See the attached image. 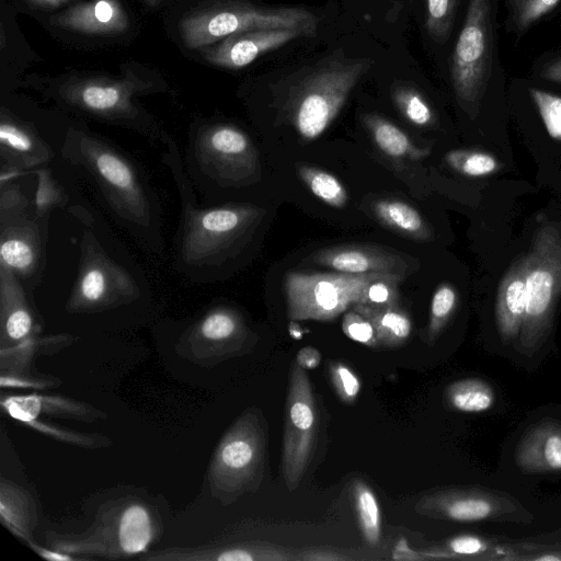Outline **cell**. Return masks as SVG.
<instances>
[{
    "label": "cell",
    "instance_id": "obj_1",
    "mask_svg": "<svg viewBox=\"0 0 561 561\" xmlns=\"http://www.w3.org/2000/svg\"><path fill=\"white\" fill-rule=\"evenodd\" d=\"M162 145V162L173 176L180 198L173 238L174 268L194 284L226 278L242 262L266 210L249 202L198 204L179 146L168 135Z\"/></svg>",
    "mask_w": 561,
    "mask_h": 561
},
{
    "label": "cell",
    "instance_id": "obj_2",
    "mask_svg": "<svg viewBox=\"0 0 561 561\" xmlns=\"http://www.w3.org/2000/svg\"><path fill=\"white\" fill-rule=\"evenodd\" d=\"M59 156L89 181L108 213L145 251H164L159 195L141 164L113 141L82 127H71Z\"/></svg>",
    "mask_w": 561,
    "mask_h": 561
},
{
    "label": "cell",
    "instance_id": "obj_3",
    "mask_svg": "<svg viewBox=\"0 0 561 561\" xmlns=\"http://www.w3.org/2000/svg\"><path fill=\"white\" fill-rule=\"evenodd\" d=\"M183 165L203 204H224L227 194L243 191L262 178L260 153L237 125L197 122L188 130Z\"/></svg>",
    "mask_w": 561,
    "mask_h": 561
},
{
    "label": "cell",
    "instance_id": "obj_4",
    "mask_svg": "<svg viewBox=\"0 0 561 561\" xmlns=\"http://www.w3.org/2000/svg\"><path fill=\"white\" fill-rule=\"evenodd\" d=\"M162 534L161 515L148 500L124 493L103 502L79 534L46 533L49 547L87 559H125L150 550Z\"/></svg>",
    "mask_w": 561,
    "mask_h": 561
},
{
    "label": "cell",
    "instance_id": "obj_5",
    "mask_svg": "<svg viewBox=\"0 0 561 561\" xmlns=\"http://www.w3.org/2000/svg\"><path fill=\"white\" fill-rule=\"evenodd\" d=\"M77 275L65 310L71 316H94L122 310L149 298L140 268L103 240L93 225H82Z\"/></svg>",
    "mask_w": 561,
    "mask_h": 561
},
{
    "label": "cell",
    "instance_id": "obj_6",
    "mask_svg": "<svg viewBox=\"0 0 561 561\" xmlns=\"http://www.w3.org/2000/svg\"><path fill=\"white\" fill-rule=\"evenodd\" d=\"M499 4L500 0H468L450 57L454 95L470 119L478 117L485 99L505 81L497 35Z\"/></svg>",
    "mask_w": 561,
    "mask_h": 561
},
{
    "label": "cell",
    "instance_id": "obj_7",
    "mask_svg": "<svg viewBox=\"0 0 561 561\" xmlns=\"http://www.w3.org/2000/svg\"><path fill=\"white\" fill-rule=\"evenodd\" d=\"M267 421L260 409L244 410L227 428L209 462L211 495L222 505L257 491L266 467Z\"/></svg>",
    "mask_w": 561,
    "mask_h": 561
},
{
    "label": "cell",
    "instance_id": "obj_8",
    "mask_svg": "<svg viewBox=\"0 0 561 561\" xmlns=\"http://www.w3.org/2000/svg\"><path fill=\"white\" fill-rule=\"evenodd\" d=\"M371 64L364 58L329 60L291 85L285 107L301 138L313 140L328 129Z\"/></svg>",
    "mask_w": 561,
    "mask_h": 561
},
{
    "label": "cell",
    "instance_id": "obj_9",
    "mask_svg": "<svg viewBox=\"0 0 561 561\" xmlns=\"http://www.w3.org/2000/svg\"><path fill=\"white\" fill-rule=\"evenodd\" d=\"M525 257L526 308L519 342L525 351H535L550 329L561 295V224L543 217Z\"/></svg>",
    "mask_w": 561,
    "mask_h": 561
},
{
    "label": "cell",
    "instance_id": "obj_10",
    "mask_svg": "<svg viewBox=\"0 0 561 561\" xmlns=\"http://www.w3.org/2000/svg\"><path fill=\"white\" fill-rule=\"evenodd\" d=\"M306 369L296 360L290 365L284 413L282 474L289 491H295L319 459L325 422Z\"/></svg>",
    "mask_w": 561,
    "mask_h": 561
},
{
    "label": "cell",
    "instance_id": "obj_11",
    "mask_svg": "<svg viewBox=\"0 0 561 561\" xmlns=\"http://www.w3.org/2000/svg\"><path fill=\"white\" fill-rule=\"evenodd\" d=\"M48 220L36 215L34 201L16 184H0V264L31 293L45 267Z\"/></svg>",
    "mask_w": 561,
    "mask_h": 561
},
{
    "label": "cell",
    "instance_id": "obj_12",
    "mask_svg": "<svg viewBox=\"0 0 561 561\" xmlns=\"http://www.w3.org/2000/svg\"><path fill=\"white\" fill-rule=\"evenodd\" d=\"M388 274L391 273L288 272L284 278L287 317L333 320L359 304L370 283Z\"/></svg>",
    "mask_w": 561,
    "mask_h": 561
},
{
    "label": "cell",
    "instance_id": "obj_13",
    "mask_svg": "<svg viewBox=\"0 0 561 561\" xmlns=\"http://www.w3.org/2000/svg\"><path fill=\"white\" fill-rule=\"evenodd\" d=\"M318 22L311 11L298 7L232 5L187 16L180 28L184 44L197 48L233 34L260 30H301L311 36Z\"/></svg>",
    "mask_w": 561,
    "mask_h": 561
},
{
    "label": "cell",
    "instance_id": "obj_14",
    "mask_svg": "<svg viewBox=\"0 0 561 561\" xmlns=\"http://www.w3.org/2000/svg\"><path fill=\"white\" fill-rule=\"evenodd\" d=\"M256 334L244 314L228 304L206 308L180 331L174 350L181 357L202 367H213L249 352Z\"/></svg>",
    "mask_w": 561,
    "mask_h": 561
},
{
    "label": "cell",
    "instance_id": "obj_15",
    "mask_svg": "<svg viewBox=\"0 0 561 561\" xmlns=\"http://www.w3.org/2000/svg\"><path fill=\"white\" fill-rule=\"evenodd\" d=\"M415 512L432 518L461 523L525 520L530 516L514 499L476 488L444 489L428 493L420 499Z\"/></svg>",
    "mask_w": 561,
    "mask_h": 561
},
{
    "label": "cell",
    "instance_id": "obj_16",
    "mask_svg": "<svg viewBox=\"0 0 561 561\" xmlns=\"http://www.w3.org/2000/svg\"><path fill=\"white\" fill-rule=\"evenodd\" d=\"M76 340V336L68 333L39 334L0 348L1 388L47 390L58 387L61 382L58 378L33 374L31 364L38 356L61 352Z\"/></svg>",
    "mask_w": 561,
    "mask_h": 561
},
{
    "label": "cell",
    "instance_id": "obj_17",
    "mask_svg": "<svg viewBox=\"0 0 561 561\" xmlns=\"http://www.w3.org/2000/svg\"><path fill=\"white\" fill-rule=\"evenodd\" d=\"M54 145L31 125L2 115L0 121V184L49 165Z\"/></svg>",
    "mask_w": 561,
    "mask_h": 561
},
{
    "label": "cell",
    "instance_id": "obj_18",
    "mask_svg": "<svg viewBox=\"0 0 561 561\" xmlns=\"http://www.w3.org/2000/svg\"><path fill=\"white\" fill-rule=\"evenodd\" d=\"M42 331L32 293L0 264V348L39 335Z\"/></svg>",
    "mask_w": 561,
    "mask_h": 561
},
{
    "label": "cell",
    "instance_id": "obj_19",
    "mask_svg": "<svg viewBox=\"0 0 561 561\" xmlns=\"http://www.w3.org/2000/svg\"><path fill=\"white\" fill-rule=\"evenodd\" d=\"M309 260L317 265L348 274L394 273L405 276L410 267L401 254L367 244L323 248L316 251Z\"/></svg>",
    "mask_w": 561,
    "mask_h": 561
},
{
    "label": "cell",
    "instance_id": "obj_20",
    "mask_svg": "<svg viewBox=\"0 0 561 561\" xmlns=\"http://www.w3.org/2000/svg\"><path fill=\"white\" fill-rule=\"evenodd\" d=\"M2 410L20 423L32 419L50 417L95 423L107 419V414L96 407L72 398L57 394H15L3 396Z\"/></svg>",
    "mask_w": 561,
    "mask_h": 561
},
{
    "label": "cell",
    "instance_id": "obj_21",
    "mask_svg": "<svg viewBox=\"0 0 561 561\" xmlns=\"http://www.w3.org/2000/svg\"><path fill=\"white\" fill-rule=\"evenodd\" d=\"M309 36L301 30L277 28L243 32L226 37L206 53V59L217 66L237 69L250 65L259 56L293 39Z\"/></svg>",
    "mask_w": 561,
    "mask_h": 561
},
{
    "label": "cell",
    "instance_id": "obj_22",
    "mask_svg": "<svg viewBox=\"0 0 561 561\" xmlns=\"http://www.w3.org/2000/svg\"><path fill=\"white\" fill-rule=\"evenodd\" d=\"M515 462L525 472L561 470V421H546L529 428L515 449Z\"/></svg>",
    "mask_w": 561,
    "mask_h": 561
},
{
    "label": "cell",
    "instance_id": "obj_23",
    "mask_svg": "<svg viewBox=\"0 0 561 561\" xmlns=\"http://www.w3.org/2000/svg\"><path fill=\"white\" fill-rule=\"evenodd\" d=\"M526 308V257L514 261L504 274L496 295L495 319L505 341L519 337Z\"/></svg>",
    "mask_w": 561,
    "mask_h": 561
},
{
    "label": "cell",
    "instance_id": "obj_24",
    "mask_svg": "<svg viewBox=\"0 0 561 561\" xmlns=\"http://www.w3.org/2000/svg\"><path fill=\"white\" fill-rule=\"evenodd\" d=\"M32 173L36 174L37 178L34 198L37 216L50 217L53 210L62 209L82 225L90 226L95 222L89 209L79 197L71 194L70 188L55 174L50 165L37 168Z\"/></svg>",
    "mask_w": 561,
    "mask_h": 561
},
{
    "label": "cell",
    "instance_id": "obj_25",
    "mask_svg": "<svg viewBox=\"0 0 561 561\" xmlns=\"http://www.w3.org/2000/svg\"><path fill=\"white\" fill-rule=\"evenodd\" d=\"M57 22L67 28L89 34H113L127 27V15L116 0H94L78 4Z\"/></svg>",
    "mask_w": 561,
    "mask_h": 561
},
{
    "label": "cell",
    "instance_id": "obj_26",
    "mask_svg": "<svg viewBox=\"0 0 561 561\" xmlns=\"http://www.w3.org/2000/svg\"><path fill=\"white\" fill-rule=\"evenodd\" d=\"M37 505L22 485L0 478V522L13 536L28 545L37 525Z\"/></svg>",
    "mask_w": 561,
    "mask_h": 561
},
{
    "label": "cell",
    "instance_id": "obj_27",
    "mask_svg": "<svg viewBox=\"0 0 561 561\" xmlns=\"http://www.w3.org/2000/svg\"><path fill=\"white\" fill-rule=\"evenodd\" d=\"M352 308L373 324L378 346L398 347L410 337L411 319L399 305L376 307L356 304Z\"/></svg>",
    "mask_w": 561,
    "mask_h": 561
},
{
    "label": "cell",
    "instance_id": "obj_28",
    "mask_svg": "<svg viewBox=\"0 0 561 561\" xmlns=\"http://www.w3.org/2000/svg\"><path fill=\"white\" fill-rule=\"evenodd\" d=\"M362 121L375 145L393 159L420 160L430 154V149L416 147L410 137L392 122L377 114H365Z\"/></svg>",
    "mask_w": 561,
    "mask_h": 561
},
{
    "label": "cell",
    "instance_id": "obj_29",
    "mask_svg": "<svg viewBox=\"0 0 561 561\" xmlns=\"http://www.w3.org/2000/svg\"><path fill=\"white\" fill-rule=\"evenodd\" d=\"M378 220L407 238L425 241L432 237L423 216L410 204L399 199H379L373 205Z\"/></svg>",
    "mask_w": 561,
    "mask_h": 561
},
{
    "label": "cell",
    "instance_id": "obj_30",
    "mask_svg": "<svg viewBox=\"0 0 561 561\" xmlns=\"http://www.w3.org/2000/svg\"><path fill=\"white\" fill-rule=\"evenodd\" d=\"M505 9L504 27L517 38L533 26L551 15L561 0H503Z\"/></svg>",
    "mask_w": 561,
    "mask_h": 561
},
{
    "label": "cell",
    "instance_id": "obj_31",
    "mask_svg": "<svg viewBox=\"0 0 561 561\" xmlns=\"http://www.w3.org/2000/svg\"><path fill=\"white\" fill-rule=\"evenodd\" d=\"M449 405L463 413H481L495 402L493 388L479 378H465L450 383L446 389Z\"/></svg>",
    "mask_w": 561,
    "mask_h": 561
},
{
    "label": "cell",
    "instance_id": "obj_32",
    "mask_svg": "<svg viewBox=\"0 0 561 561\" xmlns=\"http://www.w3.org/2000/svg\"><path fill=\"white\" fill-rule=\"evenodd\" d=\"M352 494L363 538L369 546H377L381 536V514L377 497L360 479L354 480Z\"/></svg>",
    "mask_w": 561,
    "mask_h": 561
},
{
    "label": "cell",
    "instance_id": "obj_33",
    "mask_svg": "<svg viewBox=\"0 0 561 561\" xmlns=\"http://www.w3.org/2000/svg\"><path fill=\"white\" fill-rule=\"evenodd\" d=\"M518 82L535 106L548 135L561 140V95L539 87L533 77L518 79Z\"/></svg>",
    "mask_w": 561,
    "mask_h": 561
},
{
    "label": "cell",
    "instance_id": "obj_34",
    "mask_svg": "<svg viewBox=\"0 0 561 561\" xmlns=\"http://www.w3.org/2000/svg\"><path fill=\"white\" fill-rule=\"evenodd\" d=\"M297 173L311 193L324 204L343 208L348 202L345 186L330 172L307 164H299Z\"/></svg>",
    "mask_w": 561,
    "mask_h": 561
},
{
    "label": "cell",
    "instance_id": "obj_35",
    "mask_svg": "<svg viewBox=\"0 0 561 561\" xmlns=\"http://www.w3.org/2000/svg\"><path fill=\"white\" fill-rule=\"evenodd\" d=\"M24 425H27L37 433H41L54 440L79 448L101 449L113 444L110 436L100 433L78 432L39 417L32 419L25 422Z\"/></svg>",
    "mask_w": 561,
    "mask_h": 561
},
{
    "label": "cell",
    "instance_id": "obj_36",
    "mask_svg": "<svg viewBox=\"0 0 561 561\" xmlns=\"http://www.w3.org/2000/svg\"><path fill=\"white\" fill-rule=\"evenodd\" d=\"M458 305V293L450 283H440L432 297L428 325L425 341L435 343L442 331L449 322Z\"/></svg>",
    "mask_w": 561,
    "mask_h": 561
},
{
    "label": "cell",
    "instance_id": "obj_37",
    "mask_svg": "<svg viewBox=\"0 0 561 561\" xmlns=\"http://www.w3.org/2000/svg\"><path fill=\"white\" fill-rule=\"evenodd\" d=\"M444 159L454 171L472 178L493 174L502 167L492 153L471 149L450 150Z\"/></svg>",
    "mask_w": 561,
    "mask_h": 561
},
{
    "label": "cell",
    "instance_id": "obj_38",
    "mask_svg": "<svg viewBox=\"0 0 561 561\" xmlns=\"http://www.w3.org/2000/svg\"><path fill=\"white\" fill-rule=\"evenodd\" d=\"M392 98L398 110L411 124L425 128L436 123L433 107L416 89L399 85L393 90Z\"/></svg>",
    "mask_w": 561,
    "mask_h": 561
},
{
    "label": "cell",
    "instance_id": "obj_39",
    "mask_svg": "<svg viewBox=\"0 0 561 561\" xmlns=\"http://www.w3.org/2000/svg\"><path fill=\"white\" fill-rule=\"evenodd\" d=\"M461 0H426V30L437 44L448 41Z\"/></svg>",
    "mask_w": 561,
    "mask_h": 561
},
{
    "label": "cell",
    "instance_id": "obj_40",
    "mask_svg": "<svg viewBox=\"0 0 561 561\" xmlns=\"http://www.w3.org/2000/svg\"><path fill=\"white\" fill-rule=\"evenodd\" d=\"M403 277L391 273L374 280L366 287L359 304L376 307L398 305V285Z\"/></svg>",
    "mask_w": 561,
    "mask_h": 561
},
{
    "label": "cell",
    "instance_id": "obj_41",
    "mask_svg": "<svg viewBox=\"0 0 561 561\" xmlns=\"http://www.w3.org/2000/svg\"><path fill=\"white\" fill-rule=\"evenodd\" d=\"M330 380L337 397L345 404H353L360 390V381L352 369L341 363L332 362L329 366Z\"/></svg>",
    "mask_w": 561,
    "mask_h": 561
},
{
    "label": "cell",
    "instance_id": "obj_42",
    "mask_svg": "<svg viewBox=\"0 0 561 561\" xmlns=\"http://www.w3.org/2000/svg\"><path fill=\"white\" fill-rule=\"evenodd\" d=\"M342 331L348 339L357 343L369 347L378 346L373 324L353 308L343 316Z\"/></svg>",
    "mask_w": 561,
    "mask_h": 561
},
{
    "label": "cell",
    "instance_id": "obj_43",
    "mask_svg": "<svg viewBox=\"0 0 561 561\" xmlns=\"http://www.w3.org/2000/svg\"><path fill=\"white\" fill-rule=\"evenodd\" d=\"M531 77L561 85V49L542 54L531 67Z\"/></svg>",
    "mask_w": 561,
    "mask_h": 561
},
{
    "label": "cell",
    "instance_id": "obj_44",
    "mask_svg": "<svg viewBox=\"0 0 561 561\" xmlns=\"http://www.w3.org/2000/svg\"><path fill=\"white\" fill-rule=\"evenodd\" d=\"M448 549L454 554L474 556L484 552L488 545L479 537L462 535L453 538L448 542Z\"/></svg>",
    "mask_w": 561,
    "mask_h": 561
},
{
    "label": "cell",
    "instance_id": "obj_45",
    "mask_svg": "<svg viewBox=\"0 0 561 561\" xmlns=\"http://www.w3.org/2000/svg\"><path fill=\"white\" fill-rule=\"evenodd\" d=\"M27 546L37 556H39L42 559H45V560H49V561H78V560H81L78 557L56 550L51 547L50 548L42 547V546L35 543L34 541L30 542Z\"/></svg>",
    "mask_w": 561,
    "mask_h": 561
},
{
    "label": "cell",
    "instance_id": "obj_46",
    "mask_svg": "<svg viewBox=\"0 0 561 561\" xmlns=\"http://www.w3.org/2000/svg\"><path fill=\"white\" fill-rule=\"evenodd\" d=\"M320 360V352L311 346H306L301 348L296 356V362L305 369L316 368L319 365Z\"/></svg>",
    "mask_w": 561,
    "mask_h": 561
},
{
    "label": "cell",
    "instance_id": "obj_47",
    "mask_svg": "<svg viewBox=\"0 0 561 561\" xmlns=\"http://www.w3.org/2000/svg\"><path fill=\"white\" fill-rule=\"evenodd\" d=\"M33 3H36L42 7H58L68 0H30Z\"/></svg>",
    "mask_w": 561,
    "mask_h": 561
},
{
    "label": "cell",
    "instance_id": "obj_48",
    "mask_svg": "<svg viewBox=\"0 0 561 561\" xmlns=\"http://www.w3.org/2000/svg\"><path fill=\"white\" fill-rule=\"evenodd\" d=\"M537 560H560V557L542 556V557L537 558Z\"/></svg>",
    "mask_w": 561,
    "mask_h": 561
},
{
    "label": "cell",
    "instance_id": "obj_49",
    "mask_svg": "<svg viewBox=\"0 0 561 561\" xmlns=\"http://www.w3.org/2000/svg\"><path fill=\"white\" fill-rule=\"evenodd\" d=\"M148 1H153V0H148Z\"/></svg>",
    "mask_w": 561,
    "mask_h": 561
}]
</instances>
